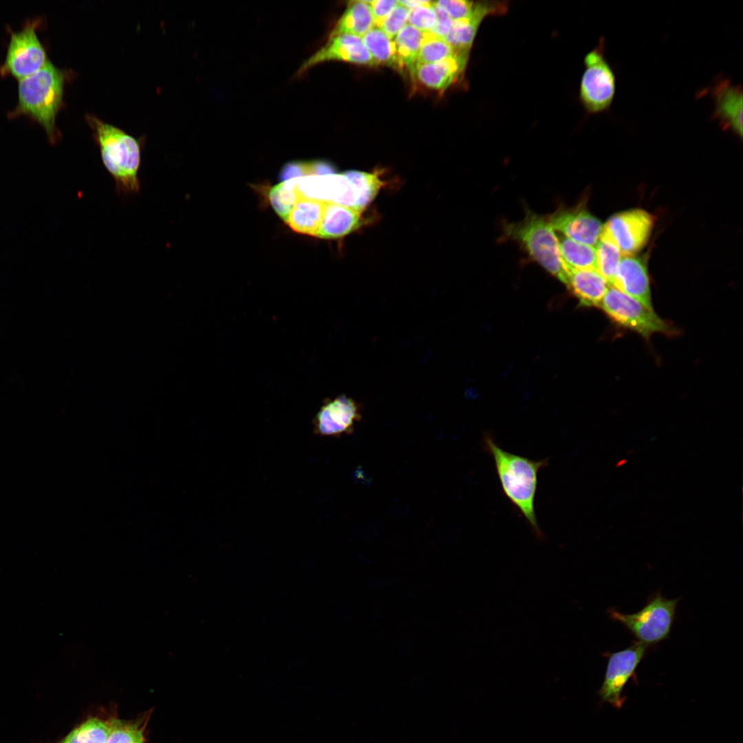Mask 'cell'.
Listing matches in <instances>:
<instances>
[{"label":"cell","instance_id":"4","mask_svg":"<svg viewBox=\"0 0 743 743\" xmlns=\"http://www.w3.org/2000/svg\"><path fill=\"white\" fill-rule=\"evenodd\" d=\"M502 238L519 244L530 258L550 274L566 283L567 271L562 261L559 240L548 216L540 215L529 210L518 222H505Z\"/></svg>","mask_w":743,"mask_h":743},{"label":"cell","instance_id":"38","mask_svg":"<svg viewBox=\"0 0 743 743\" xmlns=\"http://www.w3.org/2000/svg\"><path fill=\"white\" fill-rule=\"evenodd\" d=\"M431 3H432V1H422V0L398 1V3L399 5L405 7V8H407L409 10H410L411 9H413V8H418V7L422 6L429 5V4Z\"/></svg>","mask_w":743,"mask_h":743},{"label":"cell","instance_id":"16","mask_svg":"<svg viewBox=\"0 0 743 743\" xmlns=\"http://www.w3.org/2000/svg\"><path fill=\"white\" fill-rule=\"evenodd\" d=\"M469 52L455 55L432 63H416L411 76L422 86L444 91L455 83L464 71Z\"/></svg>","mask_w":743,"mask_h":743},{"label":"cell","instance_id":"32","mask_svg":"<svg viewBox=\"0 0 743 743\" xmlns=\"http://www.w3.org/2000/svg\"><path fill=\"white\" fill-rule=\"evenodd\" d=\"M437 20L433 4L422 6L409 10L407 22L422 32H428L434 27Z\"/></svg>","mask_w":743,"mask_h":743},{"label":"cell","instance_id":"33","mask_svg":"<svg viewBox=\"0 0 743 743\" xmlns=\"http://www.w3.org/2000/svg\"><path fill=\"white\" fill-rule=\"evenodd\" d=\"M409 10L398 5L378 27L389 38L394 40L398 32L407 25Z\"/></svg>","mask_w":743,"mask_h":743},{"label":"cell","instance_id":"9","mask_svg":"<svg viewBox=\"0 0 743 743\" xmlns=\"http://www.w3.org/2000/svg\"><path fill=\"white\" fill-rule=\"evenodd\" d=\"M654 224V217L644 210L622 211L603 225L600 237L614 243L622 256L634 255L647 243Z\"/></svg>","mask_w":743,"mask_h":743},{"label":"cell","instance_id":"10","mask_svg":"<svg viewBox=\"0 0 743 743\" xmlns=\"http://www.w3.org/2000/svg\"><path fill=\"white\" fill-rule=\"evenodd\" d=\"M647 649V645L636 641L627 648L609 654L604 680L598 691L603 702L618 709L622 707L624 687L634 674Z\"/></svg>","mask_w":743,"mask_h":743},{"label":"cell","instance_id":"12","mask_svg":"<svg viewBox=\"0 0 743 743\" xmlns=\"http://www.w3.org/2000/svg\"><path fill=\"white\" fill-rule=\"evenodd\" d=\"M361 418L358 403L350 397L341 395L323 403L313 420L314 432L322 436L349 435Z\"/></svg>","mask_w":743,"mask_h":743},{"label":"cell","instance_id":"21","mask_svg":"<svg viewBox=\"0 0 743 743\" xmlns=\"http://www.w3.org/2000/svg\"><path fill=\"white\" fill-rule=\"evenodd\" d=\"M374 27L367 1H350L330 35L349 34L361 37Z\"/></svg>","mask_w":743,"mask_h":743},{"label":"cell","instance_id":"19","mask_svg":"<svg viewBox=\"0 0 743 743\" xmlns=\"http://www.w3.org/2000/svg\"><path fill=\"white\" fill-rule=\"evenodd\" d=\"M362 223L361 213L332 202H327L317 237L336 239L356 230Z\"/></svg>","mask_w":743,"mask_h":743},{"label":"cell","instance_id":"18","mask_svg":"<svg viewBox=\"0 0 743 743\" xmlns=\"http://www.w3.org/2000/svg\"><path fill=\"white\" fill-rule=\"evenodd\" d=\"M566 285L583 306L599 307L610 284L595 268L567 271Z\"/></svg>","mask_w":743,"mask_h":743},{"label":"cell","instance_id":"1","mask_svg":"<svg viewBox=\"0 0 743 743\" xmlns=\"http://www.w3.org/2000/svg\"><path fill=\"white\" fill-rule=\"evenodd\" d=\"M65 72L49 59L33 74L19 80L17 103L8 114L10 118L25 116L44 129L49 141L60 138L56 125L63 100Z\"/></svg>","mask_w":743,"mask_h":743},{"label":"cell","instance_id":"28","mask_svg":"<svg viewBox=\"0 0 743 743\" xmlns=\"http://www.w3.org/2000/svg\"><path fill=\"white\" fill-rule=\"evenodd\" d=\"M109 731V724L91 718L74 729L61 743H105Z\"/></svg>","mask_w":743,"mask_h":743},{"label":"cell","instance_id":"30","mask_svg":"<svg viewBox=\"0 0 743 743\" xmlns=\"http://www.w3.org/2000/svg\"><path fill=\"white\" fill-rule=\"evenodd\" d=\"M109 726L110 731L105 743H144L142 731L136 724L113 720Z\"/></svg>","mask_w":743,"mask_h":743},{"label":"cell","instance_id":"13","mask_svg":"<svg viewBox=\"0 0 743 743\" xmlns=\"http://www.w3.org/2000/svg\"><path fill=\"white\" fill-rule=\"evenodd\" d=\"M334 61L374 66L361 37L338 34L330 35L327 41L300 66L297 74L303 75L318 64Z\"/></svg>","mask_w":743,"mask_h":743},{"label":"cell","instance_id":"25","mask_svg":"<svg viewBox=\"0 0 743 743\" xmlns=\"http://www.w3.org/2000/svg\"><path fill=\"white\" fill-rule=\"evenodd\" d=\"M362 40L372 56L374 66L387 65L398 70L394 40L380 28L374 26L362 36Z\"/></svg>","mask_w":743,"mask_h":743},{"label":"cell","instance_id":"6","mask_svg":"<svg viewBox=\"0 0 743 743\" xmlns=\"http://www.w3.org/2000/svg\"><path fill=\"white\" fill-rule=\"evenodd\" d=\"M599 308L616 325L633 331L646 341L655 333L673 334L676 330L654 310L610 286Z\"/></svg>","mask_w":743,"mask_h":743},{"label":"cell","instance_id":"2","mask_svg":"<svg viewBox=\"0 0 743 743\" xmlns=\"http://www.w3.org/2000/svg\"><path fill=\"white\" fill-rule=\"evenodd\" d=\"M484 446L492 456L502 491L519 510L538 538L543 534L535 513L538 473L548 459L533 460L504 450L490 435L484 438Z\"/></svg>","mask_w":743,"mask_h":743},{"label":"cell","instance_id":"5","mask_svg":"<svg viewBox=\"0 0 743 743\" xmlns=\"http://www.w3.org/2000/svg\"><path fill=\"white\" fill-rule=\"evenodd\" d=\"M605 52V41L602 37L598 45L584 58L579 98L589 114L608 111L616 96V75Z\"/></svg>","mask_w":743,"mask_h":743},{"label":"cell","instance_id":"20","mask_svg":"<svg viewBox=\"0 0 743 743\" xmlns=\"http://www.w3.org/2000/svg\"><path fill=\"white\" fill-rule=\"evenodd\" d=\"M326 204V201L299 198L286 222L295 232L317 237Z\"/></svg>","mask_w":743,"mask_h":743},{"label":"cell","instance_id":"7","mask_svg":"<svg viewBox=\"0 0 743 743\" xmlns=\"http://www.w3.org/2000/svg\"><path fill=\"white\" fill-rule=\"evenodd\" d=\"M678 599L665 598L656 594L640 610L623 614L611 610L610 616L623 624L638 640L647 645L667 639L675 620Z\"/></svg>","mask_w":743,"mask_h":743},{"label":"cell","instance_id":"11","mask_svg":"<svg viewBox=\"0 0 743 743\" xmlns=\"http://www.w3.org/2000/svg\"><path fill=\"white\" fill-rule=\"evenodd\" d=\"M709 94L714 109L711 120L718 122L723 130L742 138V86L733 84L731 78L716 76L711 85L699 92L698 96Z\"/></svg>","mask_w":743,"mask_h":743},{"label":"cell","instance_id":"37","mask_svg":"<svg viewBox=\"0 0 743 743\" xmlns=\"http://www.w3.org/2000/svg\"><path fill=\"white\" fill-rule=\"evenodd\" d=\"M310 175H325L335 173V167L325 160L310 161Z\"/></svg>","mask_w":743,"mask_h":743},{"label":"cell","instance_id":"3","mask_svg":"<svg viewBox=\"0 0 743 743\" xmlns=\"http://www.w3.org/2000/svg\"><path fill=\"white\" fill-rule=\"evenodd\" d=\"M87 121L100 149L102 162L114 180L118 193L140 191L141 147L137 139L122 129L88 116Z\"/></svg>","mask_w":743,"mask_h":743},{"label":"cell","instance_id":"29","mask_svg":"<svg viewBox=\"0 0 743 743\" xmlns=\"http://www.w3.org/2000/svg\"><path fill=\"white\" fill-rule=\"evenodd\" d=\"M457 52L444 39L431 32H423V40L416 63H432L451 57Z\"/></svg>","mask_w":743,"mask_h":743},{"label":"cell","instance_id":"23","mask_svg":"<svg viewBox=\"0 0 743 743\" xmlns=\"http://www.w3.org/2000/svg\"><path fill=\"white\" fill-rule=\"evenodd\" d=\"M558 237L559 252L566 271L596 269L595 248L563 235Z\"/></svg>","mask_w":743,"mask_h":743},{"label":"cell","instance_id":"34","mask_svg":"<svg viewBox=\"0 0 743 743\" xmlns=\"http://www.w3.org/2000/svg\"><path fill=\"white\" fill-rule=\"evenodd\" d=\"M310 175V161H292L281 169L279 180L281 182Z\"/></svg>","mask_w":743,"mask_h":743},{"label":"cell","instance_id":"27","mask_svg":"<svg viewBox=\"0 0 743 743\" xmlns=\"http://www.w3.org/2000/svg\"><path fill=\"white\" fill-rule=\"evenodd\" d=\"M299 178L281 182L271 188L269 191L268 197L272 208L285 222L287 221L292 208L300 198L297 191Z\"/></svg>","mask_w":743,"mask_h":743},{"label":"cell","instance_id":"22","mask_svg":"<svg viewBox=\"0 0 743 743\" xmlns=\"http://www.w3.org/2000/svg\"><path fill=\"white\" fill-rule=\"evenodd\" d=\"M423 40V32L407 24L394 39L398 70L412 74Z\"/></svg>","mask_w":743,"mask_h":743},{"label":"cell","instance_id":"36","mask_svg":"<svg viewBox=\"0 0 743 743\" xmlns=\"http://www.w3.org/2000/svg\"><path fill=\"white\" fill-rule=\"evenodd\" d=\"M433 6L436 12L437 20L431 32L444 39L451 28L453 20L442 9L434 4Z\"/></svg>","mask_w":743,"mask_h":743},{"label":"cell","instance_id":"8","mask_svg":"<svg viewBox=\"0 0 743 743\" xmlns=\"http://www.w3.org/2000/svg\"><path fill=\"white\" fill-rule=\"evenodd\" d=\"M41 23L40 18L25 23L19 31H10V40L6 57L0 65L1 76H11L19 80L39 70L48 60L45 49L36 30Z\"/></svg>","mask_w":743,"mask_h":743},{"label":"cell","instance_id":"14","mask_svg":"<svg viewBox=\"0 0 743 743\" xmlns=\"http://www.w3.org/2000/svg\"><path fill=\"white\" fill-rule=\"evenodd\" d=\"M548 216L554 230L575 241L594 247L600 239L603 225L583 202L571 208H558Z\"/></svg>","mask_w":743,"mask_h":743},{"label":"cell","instance_id":"17","mask_svg":"<svg viewBox=\"0 0 743 743\" xmlns=\"http://www.w3.org/2000/svg\"><path fill=\"white\" fill-rule=\"evenodd\" d=\"M507 8L506 2L482 1L480 7L472 16L453 21L444 40L456 51L469 52L482 20L488 15L504 14Z\"/></svg>","mask_w":743,"mask_h":743},{"label":"cell","instance_id":"35","mask_svg":"<svg viewBox=\"0 0 743 743\" xmlns=\"http://www.w3.org/2000/svg\"><path fill=\"white\" fill-rule=\"evenodd\" d=\"M374 19V26L378 27L382 21L398 5V1L374 0L367 1Z\"/></svg>","mask_w":743,"mask_h":743},{"label":"cell","instance_id":"24","mask_svg":"<svg viewBox=\"0 0 743 743\" xmlns=\"http://www.w3.org/2000/svg\"><path fill=\"white\" fill-rule=\"evenodd\" d=\"M345 173L352 184L354 209L361 213L374 199L384 182L376 172L347 171Z\"/></svg>","mask_w":743,"mask_h":743},{"label":"cell","instance_id":"31","mask_svg":"<svg viewBox=\"0 0 743 743\" xmlns=\"http://www.w3.org/2000/svg\"><path fill=\"white\" fill-rule=\"evenodd\" d=\"M433 4L442 9L453 21L468 18L475 14L482 1L465 0H440Z\"/></svg>","mask_w":743,"mask_h":743},{"label":"cell","instance_id":"15","mask_svg":"<svg viewBox=\"0 0 743 743\" xmlns=\"http://www.w3.org/2000/svg\"><path fill=\"white\" fill-rule=\"evenodd\" d=\"M613 286L654 310L650 281L645 259L634 255L622 256Z\"/></svg>","mask_w":743,"mask_h":743},{"label":"cell","instance_id":"26","mask_svg":"<svg viewBox=\"0 0 743 743\" xmlns=\"http://www.w3.org/2000/svg\"><path fill=\"white\" fill-rule=\"evenodd\" d=\"M595 248L596 269L612 286L622 255L611 241L600 237Z\"/></svg>","mask_w":743,"mask_h":743}]
</instances>
